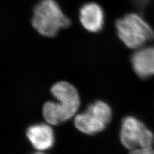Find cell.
<instances>
[{
	"mask_svg": "<svg viewBox=\"0 0 154 154\" xmlns=\"http://www.w3.org/2000/svg\"><path fill=\"white\" fill-rule=\"evenodd\" d=\"M51 93L58 102L45 103L42 114L45 121L50 125H57L74 116L80 104L78 91L75 87L67 82H59L51 87Z\"/></svg>",
	"mask_w": 154,
	"mask_h": 154,
	"instance_id": "cell-1",
	"label": "cell"
},
{
	"mask_svg": "<svg viewBox=\"0 0 154 154\" xmlns=\"http://www.w3.org/2000/svg\"><path fill=\"white\" fill-rule=\"evenodd\" d=\"M32 24L42 36L53 37L68 27L71 21L55 0H41L33 10Z\"/></svg>",
	"mask_w": 154,
	"mask_h": 154,
	"instance_id": "cell-2",
	"label": "cell"
},
{
	"mask_svg": "<svg viewBox=\"0 0 154 154\" xmlns=\"http://www.w3.org/2000/svg\"><path fill=\"white\" fill-rule=\"evenodd\" d=\"M116 27L119 38L131 49H139L154 38L153 29L136 13L127 14L119 19Z\"/></svg>",
	"mask_w": 154,
	"mask_h": 154,
	"instance_id": "cell-3",
	"label": "cell"
},
{
	"mask_svg": "<svg viewBox=\"0 0 154 154\" xmlns=\"http://www.w3.org/2000/svg\"><path fill=\"white\" fill-rule=\"evenodd\" d=\"M111 118L109 105L102 101H96L89 105L84 112L75 116L74 123L81 132L93 135L103 131Z\"/></svg>",
	"mask_w": 154,
	"mask_h": 154,
	"instance_id": "cell-4",
	"label": "cell"
},
{
	"mask_svg": "<svg viewBox=\"0 0 154 154\" xmlns=\"http://www.w3.org/2000/svg\"><path fill=\"white\" fill-rule=\"evenodd\" d=\"M120 141L125 148L130 151L138 149L153 148V132L141 121L132 116L123 119Z\"/></svg>",
	"mask_w": 154,
	"mask_h": 154,
	"instance_id": "cell-5",
	"label": "cell"
},
{
	"mask_svg": "<svg viewBox=\"0 0 154 154\" xmlns=\"http://www.w3.org/2000/svg\"><path fill=\"white\" fill-rule=\"evenodd\" d=\"M26 136L33 148L39 152L49 150L54 144V131L47 124L32 125L27 129Z\"/></svg>",
	"mask_w": 154,
	"mask_h": 154,
	"instance_id": "cell-6",
	"label": "cell"
},
{
	"mask_svg": "<svg viewBox=\"0 0 154 154\" xmlns=\"http://www.w3.org/2000/svg\"><path fill=\"white\" fill-rule=\"evenodd\" d=\"M79 19L82 25L86 30L93 33L98 32L103 26V9L97 3H86L80 10Z\"/></svg>",
	"mask_w": 154,
	"mask_h": 154,
	"instance_id": "cell-7",
	"label": "cell"
},
{
	"mask_svg": "<svg viewBox=\"0 0 154 154\" xmlns=\"http://www.w3.org/2000/svg\"><path fill=\"white\" fill-rule=\"evenodd\" d=\"M133 69L139 77L149 78L154 75V47H142L132 57Z\"/></svg>",
	"mask_w": 154,
	"mask_h": 154,
	"instance_id": "cell-8",
	"label": "cell"
},
{
	"mask_svg": "<svg viewBox=\"0 0 154 154\" xmlns=\"http://www.w3.org/2000/svg\"><path fill=\"white\" fill-rule=\"evenodd\" d=\"M129 154H154V149L153 148L138 149L131 151Z\"/></svg>",
	"mask_w": 154,
	"mask_h": 154,
	"instance_id": "cell-9",
	"label": "cell"
},
{
	"mask_svg": "<svg viewBox=\"0 0 154 154\" xmlns=\"http://www.w3.org/2000/svg\"><path fill=\"white\" fill-rule=\"evenodd\" d=\"M134 3L139 8H143L148 4L150 0H132Z\"/></svg>",
	"mask_w": 154,
	"mask_h": 154,
	"instance_id": "cell-10",
	"label": "cell"
},
{
	"mask_svg": "<svg viewBox=\"0 0 154 154\" xmlns=\"http://www.w3.org/2000/svg\"><path fill=\"white\" fill-rule=\"evenodd\" d=\"M32 154H45L44 153H42L41 152H36V153H32Z\"/></svg>",
	"mask_w": 154,
	"mask_h": 154,
	"instance_id": "cell-11",
	"label": "cell"
}]
</instances>
